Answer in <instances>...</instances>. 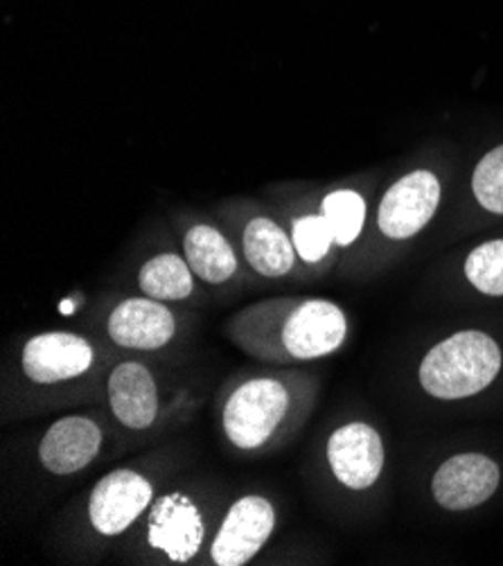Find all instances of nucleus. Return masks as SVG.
<instances>
[{"label": "nucleus", "mask_w": 503, "mask_h": 566, "mask_svg": "<svg viewBox=\"0 0 503 566\" xmlns=\"http://www.w3.org/2000/svg\"><path fill=\"white\" fill-rule=\"evenodd\" d=\"M499 370L501 350L494 338L479 329H463L427 353L420 384L438 400H463L488 388Z\"/></svg>", "instance_id": "1"}, {"label": "nucleus", "mask_w": 503, "mask_h": 566, "mask_svg": "<svg viewBox=\"0 0 503 566\" xmlns=\"http://www.w3.org/2000/svg\"><path fill=\"white\" fill-rule=\"evenodd\" d=\"M275 303H266L269 323L277 327L275 332V359L287 361H310L321 359L344 344L348 323L339 305L329 301H285V312L275 310Z\"/></svg>", "instance_id": "2"}, {"label": "nucleus", "mask_w": 503, "mask_h": 566, "mask_svg": "<svg viewBox=\"0 0 503 566\" xmlns=\"http://www.w3.org/2000/svg\"><path fill=\"white\" fill-rule=\"evenodd\" d=\"M290 411V390L283 381L258 377L240 384L223 407V431L244 451L264 447Z\"/></svg>", "instance_id": "3"}, {"label": "nucleus", "mask_w": 503, "mask_h": 566, "mask_svg": "<svg viewBox=\"0 0 503 566\" xmlns=\"http://www.w3.org/2000/svg\"><path fill=\"white\" fill-rule=\"evenodd\" d=\"M273 526L275 511L264 496H242L229 507L217 537L212 539V562L219 566H242L251 562L271 537Z\"/></svg>", "instance_id": "4"}, {"label": "nucleus", "mask_w": 503, "mask_h": 566, "mask_svg": "<svg viewBox=\"0 0 503 566\" xmlns=\"http://www.w3.org/2000/svg\"><path fill=\"white\" fill-rule=\"evenodd\" d=\"M151 483L132 470H116L97 481L88 501V517L99 535L125 533L151 503Z\"/></svg>", "instance_id": "5"}, {"label": "nucleus", "mask_w": 503, "mask_h": 566, "mask_svg": "<svg viewBox=\"0 0 503 566\" xmlns=\"http://www.w3.org/2000/svg\"><path fill=\"white\" fill-rule=\"evenodd\" d=\"M440 201V184L427 172L416 169L388 188L379 206V231L390 240H407L420 233L433 217Z\"/></svg>", "instance_id": "6"}, {"label": "nucleus", "mask_w": 503, "mask_h": 566, "mask_svg": "<svg viewBox=\"0 0 503 566\" xmlns=\"http://www.w3.org/2000/svg\"><path fill=\"white\" fill-rule=\"evenodd\" d=\"M327 461L339 483L366 490L375 485L384 468L381 438L366 422L344 424L327 440Z\"/></svg>", "instance_id": "7"}, {"label": "nucleus", "mask_w": 503, "mask_h": 566, "mask_svg": "<svg viewBox=\"0 0 503 566\" xmlns=\"http://www.w3.org/2000/svg\"><path fill=\"white\" fill-rule=\"evenodd\" d=\"M149 544L163 551L172 562L192 559L206 535L199 507L181 492L160 496L149 513Z\"/></svg>", "instance_id": "8"}, {"label": "nucleus", "mask_w": 503, "mask_h": 566, "mask_svg": "<svg viewBox=\"0 0 503 566\" xmlns=\"http://www.w3.org/2000/svg\"><path fill=\"white\" fill-rule=\"evenodd\" d=\"M499 465L483 454H459L444 461L431 481L438 505L447 511H470L485 503L499 488Z\"/></svg>", "instance_id": "9"}, {"label": "nucleus", "mask_w": 503, "mask_h": 566, "mask_svg": "<svg viewBox=\"0 0 503 566\" xmlns=\"http://www.w3.org/2000/svg\"><path fill=\"white\" fill-rule=\"evenodd\" d=\"M93 364L86 338L71 332H45L32 336L23 348V370L30 381L57 384L84 375Z\"/></svg>", "instance_id": "10"}, {"label": "nucleus", "mask_w": 503, "mask_h": 566, "mask_svg": "<svg viewBox=\"0 0 503 566\" xmlns=\"http://www.w3.org/2000/svg\"><path fill=\"white\" fill-rule=\"evenodd\" d=\"M111 342L127 350H158L172 342L175 314L154 298H127L108 316Z\"/></svg>", "instance_id": "11"}, {"label": "nucleus", "mask_w": 503, "mask_h": 566, "mask_svg": "<svg viewBox=\"0 0 503 566\" xmlns=\"http://www.w3.org/2000/svg\"><path fill=\"white\" fill-rule=\"evenodd\" d=\"M102 429L86 416H66L54 422L41 444L39 459L52 474H75L91 465L99 454Z\"/></svg>", "instance_id": "12"}, {"label": "nucleus", "mask_w": 503, "mask_h": 566, "mask_svg": "<svg viewBox=\"0 0 503 566\" xmlns=\"http://www.w3.org/2000/svg\"><path fill=\"white\" fill-rule=\"evenodd\" d=\"M108 405L127 429L143 431L158 416V390L151 373L140 361H123L108 377Z\"/></svg>", "instance_id": "13"}, {"label": "nucleus", "mask_w": 503, "mask_h": 566, "mask_svg": "<svg viewBox=\"0 0 503 566\" xmlns=\"http://www.w3.org/2000/svg\"><path fill=\"white\" fill-rule=\"evenodd\" d=\"M242 242L249 264L266 277H281L290 273L294 258L298 255L292 238H287L281 226L266 217L249 221Z\"/></svg>", "instance_id": "14"}, {"label": "nucleus", "mask_w": 503, "mask_h": 566, "mask_svg": "<svg viewBox=\"0 0 503 566\" xmlns=\"http://www.w3.org/2000/svg\"><path fill=\"white\" fill-rule=\"evenodd\" d=\"M184 249L192 273L208 285H221V282L231 280L238 269L231 244L208 223H199L188 231Z\"/></svg>", "instance_id": "15"}, {"label": "nucleus", "mask_w": 503, "mask_h": 566, "mask_svg": "<svg viewBox=\"0 0 503 566\" xmlns=\"http://www.w3.org/2000/svg\"><path fill=\"white\" fill-rule=\"evenodd\" d=\"M138 285L154 301H184L195 290L192 269L181 255L163 253L145 262L138 273Z\"/></svg>", "instance_id": "16"}, {"label": "nucleus", "mask_w": 503, "mask_h": 566, "mask_svg": "<svg viewBox=\"0 0 503 566\" xmlns=\"http://www.w3.org/2000/svg\"><path fill=\"white\" fill-rule=\"evenodd\" d=\"M323 217L334 233V242L339 247H350L364 229L366 203L353 190H337L325 197Z\"/></svg>", "instance_id": "17"}, {"label": "nucleus", "mask_w": 503, "mask_h": 566, "mask_svg": "<svg viewBox=\"0 0 503 566\" xmlns=\"http://www.w3.org/2000/svg\"><path fill=\"white\" fill-rule=\"evenodd\" d=\"M465 275L488 296H503V240L476 247L465 260Z\"/></svg>", "instance_id": "18"}, {"label": "nucleus", "mask_w": 503, "mask_h": 566, "mask_svg": "<svg viewBox=\"0 0 503 566\" xmlns=\"http://www.w3.org/2000/svg\"><path fill=\"white\" fill-rule=\"evenodd\" d=\"M472 188L485 210L503 214V145L481 158L474 169Z\"/></svg>", "instance_id": "19"}, {"label": "nucleus", "mask_w": 503, "mask_h": 566, "mask_svg": "<svg viewBox=\"0 0 503 566\" xmlns=\"http://www.w3.org/2000/svg\"><path fill=\"white\" fill-rule=\"evenodd\" d=\"M292 242L305 262H321L334 244V233L323 214H310L294 221Z\"/></svg>", "instance_id": "20"}, {"label": "nucleus", "mask_w": 503, "mask_h": 566, "mask_svg": "<svg viewBox=\"0 0 503 566\" xmlns=\"http://www.w3.org/2000/svg\"><path fill=\"white\" fill-rule=\"evenodd\" d=\"M73 312V305L71 303H64V314H71Z\"/></svg>", "instance_id": "21"}]
</instances>
